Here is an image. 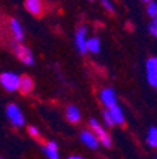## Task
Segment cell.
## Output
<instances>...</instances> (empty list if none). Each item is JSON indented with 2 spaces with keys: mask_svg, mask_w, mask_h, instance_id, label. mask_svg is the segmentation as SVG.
<instances>
[{
  "mask_svg": "<svg viewBox=\"0 0 157 159\" xmlns=\"http://www.w3.org/2000/svg\"><path fill=\"white\" fill-rule=\"evenodd\" d=\"M116 101H118V97H116V93H115V89L112 88H103L101 91V102L103 104L105 107H111L116 105Z\"/></svg>",
  "mask_w": 157,
  "mask_h": 159,
  "instance_id": "obj_6",
  "label": "cell"
},
{
  "mask_svg": "<svg viewBox=\"0 0 157 159\" xmlns=\"http://www.w3.org/2000/svg\"><path fill=\"white\" fill-rule=\"evenodd\" d=\"M67 159H85V158H82V156H79V155H72V156H69V158H67Z\"/></svg>",
  "mask_w": 157,
  "mask_h": 159,
  "instance_id": "obj_22",
  "label": "cell"
},
{
  "mask_svg": "<svg viewBox=\"0 0 157 159\" xmlns=\"http://www.w3.org/2000/svg\"><path fill=\"white\" fill-rule=\"evenodd\" d=\"M103 122H105V125L106 126L113 125V121H112V116H111V114H109L108 109H105L103 111Z\"/></svg>",
  "mask_w": 157,
  "mask_h": 159,
  "instance_id": "obj_19",
  "label": "cell"
},
{
  "mask_svg": "<svg viewBox=\"0 0 157 159\" xmlns=\"http://www.w3.org/2000/svg\"><path fill=\"white\" fill-rule=\"evenodd\" d=\"M43 152L48 159H59L58 145H57L54 141H48V142L46 143V146L43 148Z\"/></svg>",
  "mask_w": 157,
  "mask_h": 159,
  "instance_id": "obj_11",
  "label": "cell"
},
{
  "mask_svg": "<svg viewBox=\"0 0 157 159\" xmlns=\"http://www.w3.org/2000/svg\"><path fill=\"white\" fill-rule=\"evenodd\" d=\"M146 11H147V14L151 17V19L157 16V2H156V0H151V2H149Z\"/></svg>",
  "mask_w": 157,
  "mask_h": 159,
  "instance_id": "obj_17",
  "label": "cell"
},
{
  "mask_svg": "<svg viewBox=\"0 0 157 159\" xmlns=\"http://www.w3.org/2000/svg\"><path fill=\"white\" fill-rule=\"evenodd\" d=\"M109 114H111L112 116V121H113V124H118V125H122V124L124 122V115H123V111H122V108L116 104V105L111 107V108H108Z\"/></svg>",
  "mask_w": 157,
  "mask_h": 159,
  "instance_id": "obj_13",
  "label": "cell"
},
{
  "mask_svg": "<svg viewBox=\"0 0 157 159\" xmlns=\"http://www.w3.org/2000/svg\"><path fill=\"white\" fill-rule=\"evenodd\" d=\"M146 142L151 148H157V126H150L146 136Z\"/></svg>",
  "mask_w": 157,
  "mask_h": 159,
  "instance_id": "obj_15",
  "label": "cell"
},
{
  "mask_svg": "<svg viewBox=\"0 0 157 159\" xmlns=\"http://www.w3.org/2000/svg\"><path fill=\"white\" fill-rule=\"evenodd\" d=\"M156 89H157V85H156Z\"/></svg>",
  "mask_w": 157,
  "mask_h": 159,
  "instance_id": "obj_24",
  "label": "cell"
},
{
  "mask_svg": "<svg viewBox=\"0 0 157 159\" xmlns=\"http://www.w3.org/2000/svg\"><path fill=\"white\" fill-rule=\"evenodd\" d=\"M0 159H3V158H0Z\"/></svg>",
  "mask_w": 157,
  "mask_h": 159,
  "instance_id": "obj_25",
  "label": "cell"
},
{
  "mask_svg": "<svg viewBox=\"0 0 157 159\" xmlns=\"http://www.w3.org/2000/svg\"><path fill=\"white\" fill-rule=\"evenodd\" d=\"M13 48H14L16 56L19 57V60L21 63H24L26 66H33L34 64V57H33V53H31L30 48H27V47L21 46V44H19V43H14Z\"/></svg>",
  "mask_w": 157,
  "mask_h": 159,
  "instance_id": "obj_4",
  "label": "cell"
},
{
  "mask_svg": "<svg viewBox=\"0 0 157 159\" xmlns=\"http://www.w3.org/2000/svg\"><path fill=\"white\" fill-rule=\"evenodd\" d=\"M101 3H102V6L105 7V9L108 10V11H115V9H113V4L111 3V2H109V0H101Z\"/></svg>",
  "mask_w": 157,
  "mask_h": 159,
  "instance_id": "obj_21",
  "label": "cell"
},
{
  "mask_svg": "<svg viewBox=\"0 0 157 159\" xmlns=\"http://www.w3.org/2000/svg\"><path fill=\"white\" fill-rule=\"evenodd\" d=\"M89 124H91V126H92L94 135L98 138L99 142L103 143V146H106V148H111V146H112V139H111V136H109V134L101 126V124H99L95 118L89 119Z\"/></svg>",
  "mask_w": 157,
  "mask_h": 159,
  "instance_id": "obj_1",
  "label": "cell"
},
{
  "mask_svg": "<svg viewBox=\"0 0 157 159\" xmlns=\"http://www.w3.org/2000/svg\"><path fill=\"white\" fill-rule=\"evenodd\" d=\"M149 33L151 34V36L157 37V16L153 17L150 21V24H149Z\"/></svg>",
  "mask_w": 157,
  "mask_h": 159,
  "instance_id": "obj_18",
  "label": "cell"
},
{
  "mask_svg": "<svg viewBox=\"0 0 157 159\" xmlns=\"http://www.w3.org/2000/svg\"><path fill=\"white\" fill-rule=\"evenodd\" d=\"M10 29H11V33H13V37H14V40H16V43H21L24 40V30L19 20L17 19L10 20Z\"/></svg>",
  "mask_w": 157,
  "mask_h": 159,
  "instance_id": "obj_9",
  "label": "cell"
},
{
  "mask_svg": "<svg viewBox=\"0 0 157 159\" xmlns=\"http://www.w3.org/2000/svg\"><path fill=\"white\" fill-rule=\"evenodd\" d=\"M19 83H20V77L14 73H10V71H4V73L0 74V84L4 89L7 91H16L19 89Z\"/></svg>",
  "mask_w": 157,
  "mask_h": 159,
  "instance_id": "obj_2",
  "label": "cell"
},
{
  "mask_svg": "<svg viewBox=\"0 0 157 159\" xmlns=\"http://www.w3.org/2000/svg\"><path fill=\"white\" fill-rule=\"evenodd\" d=\"M67 119H68L69 122H78L79 119H81V112H79V109L76 108L75 105H68L67 107Z\"/></svg>",
  "mask_w": 157,
  "mask_h": 159,
  "instance_id": "obj_14",
  "label": "cell"
},
{
  "mask_svg": "<svg viewBox=\"0 0 157 159\" xmlns=\"http://www.w3.org/2000/svg\"><path fill=\"white\" fill-rule=\"evenodd\" d=\"M99 50H101V40L98 37H92V39L86 40V51L99 53Z\"/></svg>",
  "mask_w": 157,
  "mask_h": 159,
  "instance_id": "obj_16",
  "label": "cell"
},
{
  "mask_svg": "<svg viewBox=\"0 0 157 159\" xmlns=\"http://www.w3.org/2000/svg\"><path fill=\"white\" fill-rule=\"evenodd\" d=\"M146 77L150 85H157V57H150L146 61Z\"/></svg>",
  "mask_w": 157,
  "mask_h": 159,
  "instance_id": "obj_5",
  "label": "cell"
},
{
  "mask_svg": "<svg viewBox=\"0 0 157 159\" xmlns=\"http://www.w3.org/2000/svg\"><path fill=\"white\" fill-rule=\"evenodd\" d=\"M143 2H147V3H149V2H151V0H143Z\"/></svg>",
  "mask_w": 157,
  "mask_h": 159,
  "instance_id": "obj_23",
  "label": "cell"
},
{
  "mask_svg": "<svg viewBox=\"0 0 157 159\" xmlns=\"http://www.w3.org/2000/svg\"><path fill=\"white\" fill-rule=\"evenodd\" d=\"M34 88V81L31 80V77L23 75L20 77V83H19V89L21 94H28L31 93Z\"/></svg>",
  "mask_w": 157,
  "mask_h": 159,
  "instance_id": "obj_12",
  "label": "cell"
},
{
  "mask_svg": "<svg viewBox=\"0 0 157 159\" xmlns=\"http://www.w3.org/2000/svg\"><path fill=\"white\" fill-rule=\"evenodd\" d=\"M26 6L27 11L34 16H40V14L43 13V3H41V0H26Z\"/></svg>",
  "mask_w": 157,
  "mask_h": 159,
  "instance_id": "obj_10",
  "label": "cell"
},
{
  "mask_svg": "<svg viewBox=\"0 0 157 159\" xmlns=\"http://www.w3.org/2000/svg\"><path fill=\"white\" fill-rule=\"evenodd\" d=\"M27 132L33 136V138H40V131L36 126H28V128H27Z\"/></svg>",
  "mask_w": 157,
  "mask_h": 159,
  "instance_id": "obj_20",
  "label": "cell"
},
{
  "mask_svg": "<svg viewBox=\"0 0 157 159\" xmlns=\"http://www.w3.org/2000/svg\"><path fill=\"white\" fill-rule=\"evenodd\" d=\"M85 36H86V27L81 26L76 30V34H75V44L81 54L86 53V37Z\"/></svg>",
  "mask_w": 157,
  "mask_h": 159,
  "instance_id": "obj_7",
  "label": "cell"
},
{
  "mask_svg": "<svg viewBox=\"0 0 157 159\" xmlns=\"http://www.w3.org/2000/svg\"><path fill=\"white\" fill-rule=\"evenodd\" d=\"M6 115L9 118V121L13 124L14 126H23L24 125V116L21 109L19 108V105L16 104H9L6 108Z\"/></svg>",
  "mask_w": 157,
  "mask_h": 159,
  "instance_id": "obj_3",
  "label": "cell"
},
{
  "mask_svg": "<svg viewBox=\"0 0 157 159\" xmlns=\"http://www.w3.org/2000/svg\"><path fill=\"white\" fill-rule=\"evenodd\" d=\"M79 138H81L82 142L85 143L88 148H91V149H96L99 146V141H98V138L94 135V132H89V131H82V132L79 134Z\"/></svg>",
  "mask_w": 157,
  "mask_h": 159,
  "instance_id": "obj_8",
  "label": "cell"
},
{
  "mask_svg": "<svg viewBox=\"0 0 157 159\" xmlns=\"http://www.w3.org/2000/svg\"><path fill=\"white\" fill-rule=\"evenodd\" d=\"M156 159H157V158H156Z\"/></svg>",
  "mask_w": 157,
  "mask_h": 159,
  "instance_id": "obj_26",
  "label": "cell"
}]
</instances>
